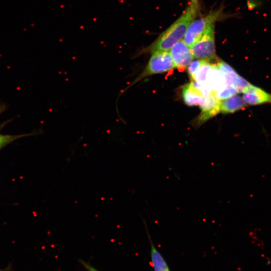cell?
<instances>
[{"instance_id":"9a60e30c","label":"cell","mask_w":271,"mask_h":271,"mask_svg":"<svg viewBox=\"0 0 271 271\" xmlns=\"http://www.w3.org/2000/svg\"><path fill=\"white\" fill-rule=\"evenodd\" d=\"M203 61V59L196 60L192 61L188 67V72L190 78L194 81L195 74L202 64Z\"/></svg>"},{"instance_id":"ac0fdd59","label":"cell","mask_w":271,"mask_h":271,"mask_svg":"<svg viewBox=\"0 0 271 271\" xmlns=\"http://www.w3.org/2000/svg\"><path fill=\"white\" fill-rule=\"evenodd\" d=\"M262 0H251L250 2V7L252 9H257L259 8L262 5Z\"/></svg>"},{"instance_id":"9c48e42d","label":"cell","mask_w":271,"mask_h":271,"mask_svg":"<svg viewBox=\"0 0 271 271\" xmlns=\"http://www.w3.org/2000/svg\"><path fill=\"white\" fill-rule=\"evenodd\" d=\"M206 84L212 91H217L227 85L225 74L217 64H212L207 74Z\"/></svg>"},{"instance_id":"8992f818","label":"cell","mask_w":271,"mask_h":271,"mask_svg":"<svg viewBox=\"0 0 271 271\" xmlns=\"http://www.w3.org/2000/svg\"><path fill=\"white\" fill-rule=\"evenodd\" d=\"M199 105L201 113L198 118L199 123L204 122L220 111V100L215 97L213 91L203 97Z\"/></svg>"},{"instance_id":"52a82bcc","label":"cell","mask_w":271,"mask_h":271,"mask_svg":"<svg viewBox=\"0 0 271 271\" xmlns=\"http://www.w3.org/2000/svg\"><path fill=\"white\" fill-rule=\"evenodd\" d=\"M242 93V98L246 104L255 105L271 103V94L251 84Z\"/></svg>"},{"instance_id":"7c38bea8","label":"cell","mask_w":271,"mask_h":271,"mask_svg":"<svg viewBox=\"0 0 271 271\" xmlns=\"http://www.w3.org/2000/svg\"><path fill=\"white\" fill-rule=\"evenodd\" d=\"M220 100V111L223 113H233L244 108L246 103L242 97L236 94Z\"/></svg>"},{"instance_id":"8fae6325","label":"cell","mask_w":271,"mask_h":271,"mask_svg":"<svg viewBox=\"0 0 271 271\" xmlns=\"http://www.w3.org/2000/svg\"><path fill=\"white\" fill-rule=\"evenodd\" d=\"M182 94L185 103L189 106L199 104L204 97L193 81L184 86Z\"/></svg>"},{"instance_id":"d6986e66","label":"cell","mask_w":271,"mask_h":271,"mask_svg":"<svg viewBox=\"0 0 271 271\" xmlns=\"http://www.w3.org/2000/svg\"><path fill=\"white\" fill-rule=\"evenodd\" d=\"M5 135H3L0 134V139L3 138L5 137Z\"/></svg>"},{"instance_id":"7a4b0ae2","label":"cell","mask_w":271,"mask_h":271,"mask_svg":"<svg viewBox=\"0 0 271 271\" xmlns=\"http://www.w3.org/2000/svg\"><path fill=\"white\" fill-rule=\"evenodd\" d=\"M175 68L170 52L167 51H157L152 53L149 61L143 70L125 88L124 93L131 86L142 79L151 75L163 73Z\"/></svg>"},{"instance_id":"5b68a950","label":"cell","mask_w":271,"mask_h":271,"mask_svg":"<svg viewBox=\"0 0 271 271\" xmlns=\"http://www.w3.org/2000/svg\"><path fill=\"white\" fill-rule=\"evenodd\" d=\"M169 52L175 68H178L180 71H183L188 66L194 58L190 47L183 40L175 44Z\"/></svg>"},{"instance_id":"2e32d148","label":"cell","mask_w":271,"mask_h":271,"mask_svg":"<svg viewBox=\"0 0 271 271\" xmlns=\"http://www.w3.org/2000/svg\"><path fill=\"white\" fill-rule=\"evenodd\" d=\"M25 135H22V136L5 135L3 138L0 139V149L4 147L5 145L12 142V141L16 140V139H19L21 138V137H23Z\"/></svg>"},{"instance_id":"6da1fadb","label":"cell","mask_w":271,"mask_h":271,"mask_svg":"<svg viewBox=\"0 0 271 271\" xmlns=\"http://www.w3.org/2000/svg\"><path fill=\"white\" fill-rule=\"evenodd\" d=\"M196 5V3L192 2L181 16L142 52L152 53L157 51L170 50L175 44L182 40L189 26L194 20L197 13Z\"/></svg>"},{"instance_id":"277c9868","label":"cell","mask_w":271,"mask_h":271,"mask_svg":"<svg viewBox=\"0 0 271 271\" xmlns=\"http://www.w3.org/2000/svg\"><path fill=\"white\" fill-rule=\"evenodd\" d=\"M194 58L211 60L216 57L214 41V24L211 25L203 36L191 47Z\"/></svg>"},{"instance_id":"5bb4252c","label":"cell","mask_w":271,"mask_h":271,"mask_svg":"<svg viewBox=\"0 0 271 271\" xmlns=\"http://www.w3.org/2000/svg\"><path fill=\"white\" fill-rule=\"evenodd\" d=\"M214 93L218 99L222 100L236 95L238 92L233 85H227Z\"/></svg>"},{"instance_id":"4fadbf2b","label":"cell","mask_w":271,"mask_h":271,"mask_svg":"<svg viewBox=\"0 0 271 271\" xmlns=\"http://www.w3.org/2000/svg\"><path fill=\"white\" fill-rule=\"evenodd\" d=\"M212 64L208 60H203V61L195 74L194 81L200 84H206L207 74Z\"/></svg>"},{"instance_id":"ffe728a7","label":"cell","mask_w":271,"mask_h":271,"mask_svg":"<svg viewBox=\"0 0 271 271\" xmlns=\"http://www.w3.org/2000/svg\"><path fill=\"white\" fill-rule=\"evenodd\" d=\"M197 0H192V2L196 3L197 2Z\"/></svg>"},{"instance_id":"e0dca14e","label":"cell","mask_w":271,"mask_h":271,"mask_svg":"<svg viewBox=\"0 0 271 271\" xmlns=\"http://www.w3.org/2000/svg\"><path fill=\"white\" fill-rule=\"evenodd\" d=\"M79 262L87 271H100L94 266H92L89 263L81 259L79 260Z\"/></svg>"},{"instance_id":"30bf717a","label":"cell","mask_w":271,"mask_h":271,"mask_svg":"<svg viewBox=\"0 0 271 271\" xmlns=\"http://www.w3.org/2000/svg\"><path fill=\"white\" fill-rule=\"evenodd\" d=\"M217 65L223 73L230 78L238 93H242L251 84L226 63L219 61Z\"/></svg>"},{"instance_id":"ba28073f","label":"cell","mask_w":271,"mask_h":271,"mask_svg":"<svg viewBox=\"0 0 271 271\" xmlns=\"http://www.w3.org/2000/svg\"><path fill=\"white\" fill-rule=\"evenodd\" d=\"M141 218L151 245V260L154 271H171L166 260L158 249L155 247L150 234L145 220L143 218V216H141Z\"/></svg>"},{"instance_id":"3957f363","label":"cell","mask_w":271,"mask_h":271,"mask_svg":"<svg viewBox=\"0 0 271 271\" xmlns=\"http://www.w3.org/2000/svg\"><path fill=\"white\" fill-rule=\"evenodd\" d=\"M220 14V10L216 11L210 13L205 17L193 21L189 26L183 41L191 47L203 36L211 25L214 24Z\"/></svg>"}]
</instances>
